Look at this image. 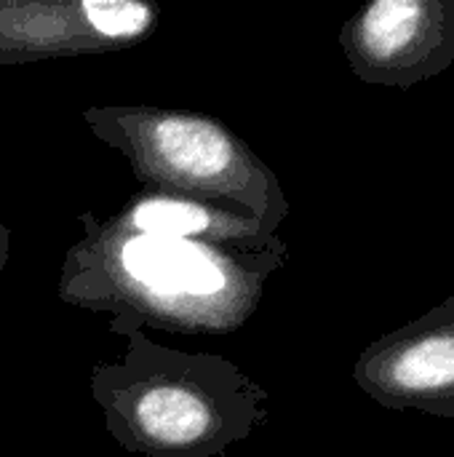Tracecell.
I'll return each instance as SVG.
<instances>
[{
  "label": "cell",
  "mask_w": 454,
  "mask_h": 457,
  "mask_svg": "<svg viewBox=\"0 0 454 457\" xmlns=\"http://www.w3.org/2000/svg\"><path fill=\"white\" fill-rule=\"evenodd\" d=\"M8 252H11V230L0 225V273L8 262Z\"/></svg>",
  "instance_id": "ba28073f"
},
{
  "label": "cell",
  "mask_w": 454,
  "mask_h": 457,
  "mask_svg": "<svg viewBox=\"0 0 454 457\" xmlns=\"http://www.w3.org/2000/svg\"><path fill=\"white\" fill-rule=\"evenodd\" d=\"M78 222L83 236L62 260L59 300L142 329L230 335L260 311L268 281L289 260L281 236L265 249L244 252L123 233L94 212H80Z\"/></svg>",
  "instance_id": "6da1fadb"
},
{
  "label": "cell",
  "mask_w": 454,
  "mask_h": 457,
  "mask_svg": "<svg viewBox=\"0 0 454 457\" xmlns=\"http://www.w3.org/2000/svg\"><path fill=\"white\" fill-rule=\"evenodd\" d=\"M88 131L118 150L153 193L187 195L246 212L278 233L289 217L276 171L222 120L150 104L86 107Z\"/></svg>",
  "instance_id": "3957f363"
},
{
  "label": "cell",
  "mask_w": 454,
  "mask_h": 457,
  "mask_svg": "<svg viewBox=\"0 0 454 457\" xmlns=\"http://www.w3.org/2000/svg\"><path fill=\"white\" fill-rule=\"evenodd\" d=\"M126 340L118 361L88 372L107 434L134 455L225 457L270 418V394L238 364L153 343L142 327L110 321Z\"/></svg>",
  "instance_id": "7a4b0ae2"
},
{
  "label": "cell",
  "mask_w": 454,
  "mask_h": 457,
  "mask_svg": "<svg viewBox=\"0 0 454 457\" xmlns=\"http://www.w3.org/2000/svg\"><path fill=\"white\" fill-rule=\"evenodd\" d=\"M353 380L385 410L454 418V292L431 313L375 340L359 356Z\"/></svg>",
  "instance_id": "8992f818"
},
{
  "label": "cell",
  "mask_w": 454,
  "mask_h": 457,
  "mask_svg": "<svg viewBox=\"0 0 454 457\" xmlns=\"http://www.w3.org/2000/svg\"><path fill=\"white\" fill-rule=\"evenodd\" d=\"M351 70L369 86H412L454 64V0H372L340 32Z\"/></svg>",
  "instance_id": "5b68a950"
},
{
  "label": "cell",
  "mask_w": 454,
  "mask_h": 457,
  "mask_svg": "<svg viewBox=\"0 0 454 457\" xmlns=\"http://www.w3.org/2000/svg\"><path fill=\"white\" fill-rule=\"evenodd\" d=\"M158 24L144 0H0V67L123 51Z\"/></svg>",
  "instance_id": "277c9868"
},
{
  "label": "cell",
  "mask_w": 454,
  "mask_h": 457,
  "mask_svg": "<svg viewBox=\"0 0 454 457\" xmlns=\"http://www.w3.org/2000/svg\"><path fill=\"white\" fill-rule=\"evenodd\" d=\"M104 222L123 233L174 236L244 252L265 249L278 236L265 222L246 212L153 190H142V195L131 198L120 212H115Z\"/></svg>",
  "instance_id": "52a82bcc"
}]
</instances>
